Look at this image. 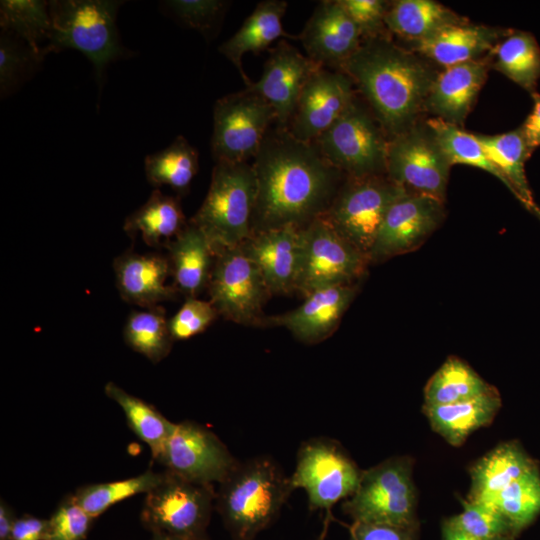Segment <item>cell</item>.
Instances as JSON below:
<instances>
[{
  "label": "cell",
  "instance_id": "1",
  "mask_svg": "<svg viewBox=\"0 0 540 540\" xmlns=\"http://www.w3.org/2000/svg\"><path fill=\"white\" fill-rule=\"evenodd\" d=\"M253 169L257 192L252 234L304 228L327 211L344 175L313 142L298 140L278 125L265 136Z\"/></svg>",
  "mask_w": 540,
  "mask_h": 540
},
{
  "label": "cell",
  "instance_id": "2",
  "mask_svg": "<svg viewBox=\"0 0 540 540\" xmlns=\"http://www.w3.org/2000/svg\"><path fill=\"white\" fill-rule=\"evenodd\" d=\"M393 137L415 125L435 78L430 67L386 37L367 39L339 68Z\"/></svg>",
  "mask_w": 540,
  "mask_h": 540
},
{
  "label": "cell",
  "instance_id": "3",
  "mask_svg": "<svg viewBox=\"0 0 540 540\" xmlns=\"http://www.w3.org/2000/svg\"><path fill=\"white\" fill-rule=\"evenodd\" d=\"M218 485L215 507L235 540H252L267 528L294 491L289 477L268 456L239 462Z\"/></svg>",
  "mask_w": 540,
  "mask_h": 540
},
{
  "label": "cell",
  "instance_id": "4",
  "mask_svg": "<svg viewBox=\"0 0 540 540\" xmlns=\"http://www.w3.org/2000/svg\"><path fill=\"white\" fill-rule=\"evenodd\" d=\"M256 176L247 162H216L206 197L189 222L210 241L214 252L241 245L252 235Z\"/></svg>",
  "mask_w": 540,
  "mask_h": 540
},
{
  "label": "cell",
  "instance_id": "5",
  "mask_svg": "<svg viewBox=\"0 0 540 540\" xmlns=\"http://www.w3.org/2000/svg\"><path fill=\"white\" fill-rule=\"evenodd\" d=\"M122 2L108 0L49 1L52 30L42 55L64 49L82 52L94 65L98 79L106 66L123 55L116 17Z\"/></svg>",
  "mask_w": 540,
  "mask_h": 540
},
{
  "label": "cell",
  "instance_id": "6",
  "mask_svg": "<svg viewBox=\"0 0 540 540\" xmlns=\"http://www.w3.org/2000/svg\"><path fill=\"white\" fill-rule=\"evenodd\" d=\"M413 461L407 456L389 458L365 471L356 491L342 509L353 522L418 525Z\"/></svg>",
  "mask_w": 540,
  "mask_h": 540
},
{
  "label": "cell",
  "instance_id": "7",
  "mask_svg": "<svg viewBox=\"0 0 540 540\" xmlns=\"http://www.w3.org/2000/svg\"><path fill=\"white\" fill-rule=\"evenodd\" d=\"M215 496L213 485L193 483L164 470L161 482L145 494L141 523L152 534L209 540Z\"/></svg>",
  "mask_w": 540,
  "mask_h": 540
},
{
  "label": "cell",
  "instance_id": "8",
  "mask_svg": "<svg viewBox=\"0 0 540 540\" xmlns=\"http://www.w3.org/2000/svg\"><path fill=\"white\" fill-rule=\"evenodd\" d=\"M406 192L386 174L347 178L321 217L369 261L387 211Z\"/></svg>",
  "mask_w": 540,
  "mask_h": 540
},
{
  "label": "cell",
  "instance_id": "9",
  "mask_svg": "<svg viewBox=\"0 0 540 540\" xmlns=\"http://www.w3.org/2000/svg\"><path fill=\"white\" fill-rule=\"evenodd\" d=\"M369 261L323 217L300 229V249L295 291L310 293L361 278Z\"/></svg>",
  "mask_w": 540,
  "mask_h": 540
},
{
  "label": "cell",
  "instance_id": "10",
  "mask_svg": "<svg viewBox=\"0 0 540 540\" xmlns=\"http://www.w3.org/2000/svg\"><path fill=\"white\" fill-rule=\"evenodd\" d=\"M313 143L347 178L386 174L385 140L375 117L355 100Z\"/></svg>",
  "mask_w": 540,
  "mask_h": 540
},
{
  "label": "cell",
  "instance_id": "11",
  "mask_svg": "<svg viewBox=\"0 0 540 540\" xmlns=\"http://www.w3.org/2000/svg\"><path fill=\"white\" fill-rule=\"evenodd\" d=\"M362 472L337 441L318 437L300 446L289 479L293 490H305L312 510L327 513L328 521L331 508L356 491Z\"/></svg>",
  "mask_w": 540,
  "mask_h": 540
},
{
  "label": "cell",
  "instance_id": "12",
  "mask_svg": "<svg viewBox=\"0 0 540 540\" xmlns=\"http://www.w3.org/2000/svg\"><path fill=\"white\" fill-rule=\"evenodd\" d=\"M274 121L271 105L249 88L218 99L211 139L215 162L239 163L254 158Z\"/></svg>",
  "mask_w": 540,
  "mask_h": 540
},
{
  "label": "cell",
  "instance_id": "13",
  "mask_svg": "<svg viewBox=\"0 0 540 540\" xmlns=\"http://www.w3.org/2000/svg\"><path fill=\"white\" fill-rule=\"evenodd\" d=\"M207 290L219 316L242 325H261L262 308L271 294L241 245L215 251Z\"/></svg>",
  "mask_w": 540,
  "mask_h": 540
},
{
  "label": "cell",
  "instance_id": "14",
  "mask_svg": "<svg viewBox=\"0 0 540 540\" xmlns=\"http://www.w3.org/2000/svg\"><path fill=\"white\" fill-rule=\"evenodd\" d=\"M451 166L426 123L388 141L386 175L408 192L445 202Z\"/></svg>",
  "mask_w": 540,
  "mask_h": 540
},
{
  "label": "cell",
  "instance_id": "15",
  "mask_svg": "<svg viewBox=\"0 0 540 540\" xmlns=\"http://www.w3.org/2000/svg\"><path fill=\"white\" fill-rule=\"evenodd\" d=\"M156 461L182 479L213 486L239 463L214 432L192 421L176 423Z\"/></svg>",
  "mask_w": 540,
  "mask_h": 540
},
{
  "label": "cell",
  "instance_id": "16",
  "mask_svg": "<svg viewBox=\"0 0 540 540\" xmlns=\"http://www.w3.org/2000/svg\"><path fill=\"white\" fill-rule=\"evenodd\" d=\"M445 202L406 192L387 211L379 228L369 263H378L418 249L445 217Z\"/></svg>",
  "mask_w": 540,
  "mask_h": 540
},
{
  "label": "cell",
  "instance_id": "17",
  "mask_svg": "<svg viewBox=\"0 0 540 540\" xmlns=\"http://www.w3.org/2000/svg\"><path fill=\"white\" fill-rule=\"evenodd\" d=\"M354 100L351 78L322 67L305 84L286 129L298 140L313 142Z\"/></svg>",
  "mask_w": 540,
  "mask_h": 540
},
{
  "label": "cell",
  "instance_id": "18",
  "mask_svg": "<svg viewBox=\"0 0 540 540\" xmlns=\"http://www.w3.org/2000/svg\"><path fill=\"white\" fill-rule=\"evenodd\" d=\"M322 67L282 40L270 51L259 80L247 88L271 105L277 125L286 128L305 84Z\"/></svg>",
  "mask_w": 540,
  "mask_h": 540
},
{
  "label": "cell",
  "instance_id": "19",
  "mask_svg": "<svg viewBox=\"0 0 540 540\" xmlns=\"http://www.w3.org/2000/svg\"><path fill=\"white\" fill-rule=\"evenodd\" d=\"M300 40L307 56L323 67L340 66L361 46V33L339 0L321 1Z\"/></svg>",
  "mask_w": 540,
  "mask_h": 540
},
{
  "label": "cell",
  "instance_id": "20",
  "mask_svg": "<svg viewBox=\"0 0 540 540\" xmlns=\"http://www.w3.org/2000/svg\"><path fill=\"white\" fill-rule=\"evenodd\" d=\"M357 294L356 284L316 290L297 308L264 317L261 325L282 326L304 343H316L330 335Z\"/></svg>",
  "mask_w": 540,
  "mask_h": 540
},
{
  "label": "cell",
  "instance_id": "21",
  "mask_svg": "<svg viewBox=\"0 0 540 540\" xmlns=\"http://www.w3.org/2000/svg\"><path fill=\"white\" fill-rule=\"evenodd\" d=\"M113 268L116 287L127 303L152 308L174 300L179 293L174 285L167 284L171 269L165 255L128 250L115 258Z\"/></svg>",
  "mask_w": 540,
  "mask_h": 540
},
{
  "label": "cell",
  "instance_id": "22",
  "mask_svg": "<svg viewBox=\"0 0 540 540\" xmlns=\"http://www.w3.org/2000/svg\"><path fill=\"white\" fill-rule=\"evenodd\" d=\"M490 66L489 54L478 60L444 68L431 84L425 108L436 118L460 127L487 79Z\"/></svg>",
  "mask_w": 540,
  "mask_h": 540
},
{
  "label": "cell",
  "instance_id": "23",
  "mask_svg": "<svg viewBox=\"0 0 540 540\" xmlns=\"http://www.w3.org/2000/svg\"><path fill=\"white\" fill-rule=\"evenodd\" d=\"M241 247L258 267L270 294L295 291L300 229L286 226L253 233Z\"/></svg>",
  "mask_w": 540,
  "mask_h": 540
},
{
  "label": "cell",
  "instance_id": "24",
  "mask_svg": "<svg viewBox=\"0 0 540 540\" xmlns=\"http://www.w3.org/2000/svg\"><path fill=\"white\" fill-rule=\"evenodd\" d=\"M510 31L464 21L429 38L411 42L410 46L411 51L446 68L488 56Z\"/></svg>",
  "mask_w": 540,
  "mask_h": 540
},
{
  "label": "cell",
  "instance_id": "25",
  "mask_svg": "<svg viewBox=\"0 0 540 540\" xmlns=\"http://www.w3.org/2000/svg\"><path fill=\"white\" fill-rule=\"evenodd\" d=\"M536 467L517 441L501 443L470 468L467 500L491 505L502 490Z\"/></svg>",
  "mask_w": 540,
  "mask_h": 540
},
{
  "label": "cell",
  "instance_id": "26",
  "mask_svg": "<svg viewBox=\"0 0 540 540\" xmlns=\"http://www.w3.org/2000/svg\"><path fill=\"white\" fill-rule=\"evenodd\" d=\"M166 248L175 288L186 298L197 297L207 288L213 268L215 252L210 241L188 222Z\"/></svg>",
  "mask_w": 540,
  "mask_h": 540
},
{
  "label": "cell",
  "instance_id": "27",
  "mask_svg": "<svg viewBox=\"0 0 540 540\" xmlns=\"http://www.w3.org/2000/svg\"><path fill=\"white\" fill-rule=\"evenodd\" d=\"M501 397L494 387L474 398L439 406H424L430 426L450 445L458 447L477 429L487 426L501 407Z\"/></svg>",
  "mask_w": 540,
  "mask_h": 540
},
{
  "label": "cell",
  "instance_id": "28",
  "mask_svg": "<svg viewBox=\"0 0 540 540\" xmlns=\"http://www.w3.org/2000/svg\"><path fill=\"white\" fill-rule=\"evenodd\" d=\"M286 8L287 2L282 0L258 3L238 31L219 47V52L233 63L246 86L252 82L243 69V56L265 50L280 37H290L282 26Z\"/></svg>",
  "mask_w": 540,
  "mask_h": 540
},
{
  "label": "cell",
  "instance_id": "29",
  "mask_svg": "<svg viewBox=\"0 0 540 540\" xmlns=\"http://www.w3.org/2000/svg\"><path fill=\"white\" fill-rule=\"evenodd\" d=\"M187 224L179 199L154 189L148 200L125 219L123 229L129 237L140 234L148 246L161 248L167 247Z\"/></svg>",
  "mask_w": 540,
  "mask_h": 540
},
{
  "label": "cell",
  "instance_id": "30",
  "mask_svg": "<svg viewBox=\"0 0 540 540\" xmlns=\"http://www.w3.org/2000/svg\"><path fill=\"white\" fill-rule=\"evenodd\" d=\"M475 136L504 177L506 187L528 211L535 214L539 206L533 199L524 167L531 153L521 128L501 134Z\"/></svg>",
  "mask_w": 540,
  "mask_h": 540
},
{
  "label": "cell",
  "instance_id": "31",
  "mask_svg": "<svg viewBox=\"0 0 540 540\" xmlns=\"http://www.w3.org/2000/svg\"><path fill=\"white\" fill-rule=\"evenodd\" d=\"M463 17L433 0H397L388 3L384 23L392 33L409 43L429 38Z\"/></svg>",
  "mask_w": 540,
  "mask_h": 540
},
{
  "label": "cell",
  "instance_id": "32",
  "mask_svg": "<svg viewBox=\"0 0 540 540\" xmlns=\"http://www.w3.org/2000/svg\"><path fill=\"white\" fill-rule=\"evenodd\" d=\"M491 67L517 85L535 93L540 78V46L526 31L512 30L490 53Z\"/></svg>",
  "mask_w": 540,
  "mask_h": 540
},
{
  "label": "cell",
  "instance_id": "33",
  "mask_svg": "<svg viewBox=\"0 0 540 540\" xmlns=\"http://www.w3.org/2000/svg\"><path fill=\"white\" fill-rule=\"evenodd\" d=\"M104 391L120 406L130 429L149 447L151 456L156 461L176 423L169 421L153 405L113 382H107Z\"/></svg>",
  "mask_w": 540,
  "mask_h": 540
},
{
  "label": "cell",
  "instance_id": "34",
  "mask_svg": "<svg viewBox=\"0 0 540 540\" xmlns=\"http://www.w3.org/2000/svg\"><path fill=\"white\" fill-rule=\"evenodd\" d=\"M464 360L450 356L430 377L424 388V406H439L468 400L492 390Z\"/></svg>",
  "mask_w": 540,
  "mask_h": 540
},
{
  "label": "cell",
  "instance_id": "35",
  "mask_svg": "<svg viewBox=\"0 0 540 540\" xmlns=\"http://www.w3.org/2000/svg\"><path fill=\"white\" fill-rule=\"evenodd\" d=\"M198 157L197 150L183 136H177L167 148L146 156L147 180L155 189L166 185L186 194L199 169Z\"/></svg>",
  "mask_w": 540,
  "mask_h": 540
},
{
  "label": "cell",
  "instance_id": "36",
  "mask_svg": "<svg viewBox=\"0 0 540 540\" xmlns=\"http://www.w3.org/2000/svg\"><path fill=\"white\" fill-rule=\"evenodd\" d=\"M123 337L132 350L153 363L167 357L174 341L169 319L160 305L132 311L125 321Z\"/></svg>",
  "mask_w": 540,
  "mask_h": 540
},
{
  "label": "cell",
  "instance_id": "37",
  "mask_svg": "<svg viewBox=\"0 0 540 540\" xmlns=\"http://www.w3.org/2000/svg\"><path fill=\"white\" fill-rule=\"evenodd\" d=\"M1 29L21 38L42 61L41 43L48 42L52 20L49 2L42 0H2Z\"/></svg>",
  "mask_w": 540,
  "mask_h": 540
},
{
  "label": "cell",
  "instance_id": "38",
  "mask_svg": "<svg viewBox=\"0 0 540 540\" xmlns=\"http://www.w3.org/2000/svg\"><path fill=\"white\" fill-rule=\"evenodd\" d=\"M164 477L163 472L148 469L130 478L82 486L73 494L78 504L94 519L111 506L138 494H146Z\"/></svg>",
  "mask_w": 540,
  "mask_h": 540
},
{
  "label": "cell",
  "instance_id": "39",
  "mask_svg": "<svg viewBox=\"0 0 540 540\" xmlns=\"http://www.w3.org/2000/svg\"><path fill=\"white\" fill-rule=\"evenodd\" d=\"M426 124L451 165L460 164L482 169L506 186L504 177L489 159L475 134L436 117L428 119Z\"/></svg>",
  "mask_w": 540,
  "mask_h": 540
},
{
  "label": "cell",
  "instance_id": "40",
  "mask_svg": "<svg viewBox=\"0 0 540 540\" xmlns=\"http://www.w3.org/2000/svg\"><path fill=\"white\" fill-rule=\"evenodd\" d=\"M520 534L540 514V471L536 467L502 490L492 502Z\"/></svg>",
  "mask_w": 540,
  "mask_h": 540
},
{
  "label": "cell",
  "instance_id": "41",
  "mask_svg": "<svg viewBox=\"0 0 540 540\" xmlns=\"http://www.w3.org/2000/svg\"><path fill=\"white\" fill-rule=\"evenodd\" d=\"M463 510L444 520L454 529L481 540H514L519 534L493 506L463 501Z\"/></svg>",
  "mask_w": 540,
  "mask_h": 540
},
{
  "label": "cell",
  "instance_id": "42",
  "mask_svg": "<svg viewBox=\"0 0 540 540\" xmlns=\"http://www.w3.org/2000/svg\"><path fill=\"white\" fill-rule=\"evenodd\" d=\"M18 37L2 30L0 37V92L8 95L26 76L33 65L41 60L27 44H20Z\"/></svg>",
  "mask_w": 540,
  "mask_h": 540
},
{
  "label": "cell",
  "instance_id": "43",
  "mask_svg": "<svg viewBox=\"0 0 540 540\" xmlns=\"http://www.w3.org/2000/svg\"><path fill=\"white\" fill-rule=\"evenodd\" d=\"M94 520L69 494L48 518L44 540H85Z\"/></svg>",
  "mask_w": 540,
  "mask_h": 540
},
{
  "label": "cell",
  "instance_id": "44",
  "mask_svg": "<svg viewBox=\"0 0 540 540\" xmlns=\"http://www.w3.org/2000/svg\"><path fill=\"white\" fill-rule=\"evenodd\" d=\"M219 316L210 301L197 297L186 298L179 310L169 319L170 333L175 340H186L204 332Z\"/></svg>",
  "mask_w": 540,
  "mask_h": 540
},
{
  "label": "cell",
  "instance_id": "45",
  "mask_svg": "<svg viewBox=\"0 0 540 540\" xmlns=\"http://www.w3.org/2000/svg\"><path fill=\"white\" fill-rule=\"evenodd\" d=\"M166 3L184 24L204 34L215 27L228 7V2L219 0H173Z\"/></svg>",
  "mask_w": 540,
  "mask_h": 540
},
{
  "label": "cell",
  "instance_id": "46",
  "mask_svg": "<svg viewBox=\"0 0 540 540\" xmlns=\"http://www.w3.org/2000/svg\"><path fill=\"white\" fill-rule=\"evenodd\" d=\"M363 38L381 37L388 2L382 0H339Z\"/></svg>",
  "mask_w": 540,
  "mask_h": 540
},
{
  "label": "cell",
  "instance_id": "47",
  "mask_svg": "<svg viewBox=\"0 0 540 540\" xmlns=\"http://www.w3.org/2000/svg\"><path fill=\"white\" fill-rule=\"evenodd\" d=\"M419 525L353 522L349 540H417Z\"/></svg>",
  "mask_w": 540,
  "mask_h": 540
},
{
  "label": "cell",
  "instance_id": "48",
  "mask_svg": "<svg viewBox=\"0 0 540 540\" xmlns=\"http://www.w3.org/2000/svg\"><path fill=\"white\" fill-rule=\"evenodd\" d=\"M47 525L48 519L24 514L17 517L10 540H44Z\"/></svg>",
  "mask_w": 540,
  "mask_h": 540
},
{
  "label": "cell",
  "instance_id": "49",
  "mask_svg": "<svg viewBox=\"0 0 540 540\" xmlns=\"http://www.w3.org/2000/svg\"><path fill=\"white\" fill-rule=\"evenodd\" d=\"M532 98L533 108L520 126L531 155L540 146V94L535 93Z\"/></svg>",
  "mask_w": 540,
  "mask_h": 540
},
{
  "label": "cell",
  "instance_id": "50",
  "mask_svg": "<svg viewBox=\"0 0 540 540\" xmlns=\"http://www.w3.org/2000/svg\"><path fill=\"white\" fill-rule=\"evenodd\" d=\"M18 516L3 500L0 502V540H10L14 523Z\"/></svg>",
  "mask_w": 540,
  "mask_h": 540
},
{
  "label": "cell",
  "instance_id": "51",
  "mask_svg": "<svg viewBox=\"0 0 540 540\" xmlns=\"http://www.w3.org/2000/svg\"><path fill=\"white\" fill-rule=\"evenodd\" d=\"M442 540H481L468 536L443 521L442 524Z\"/></svg>",
  "mask_w": 540,
  "mask_h": 540
},
{
  "label": "cell",
  "instance_id": "52",
  "mask_svg": "<svg viewBox=\"0 0 540 540\" xmlns=\"http://www.w3.org/2000/svg\"><path fill=\"white\" fill-rule=\"evenodd\" d=\"M151 540H181V539L173 537V536H169V535H164V534H152Z\"/></svg>",
  "mask_w": 540,
  "mask_h": 540
},
{
  "label": "cell",
  "instance_id": "53",
  "mask_svg": "<svg viewBox=\"0 0 540 540\" xmlns=\"http://www.w3.org/2000/svg\"><path fill=\"white\" fill-rule=\"evenodd\" d=\"M534 215L540 220V207H538V210Z\"/></svg>",
  "mask_w": 540,
  "mask_h": 540
}]
</instances>
